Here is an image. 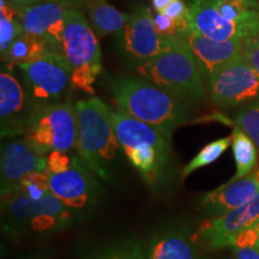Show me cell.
<instances>
[{"instance_id": "6da1fadb", "label": "cell", "mask_w": 259, "mask_h": 259, "mask_svg": "<svg viewBox=\"0 0 259 259\" xmlns=\"http://www.w3.org/2000/svg\"><path fill=\"white\" fill-rule=\"evenodd\" d=\"M107 85L116 108L153 126L169 141L192 116L191 106L143 77H108Z\"/></svg>"}, {"instance_id": "7a4b0ae2", "label": "cell", "mask_w": 259, "mask_h": 259, "mask_svg": "<svg viewBox=\"0 0 259 259\" xmlns=\"http://www.w3.org/2000/svg\"><path fill=\"white\" fill-rule=\"evenodd\" d=\"M111 118L116 139L126 158L150 189L160 190L170 177L169 139L153 126L118 108H111Z\"/></svg>"}, {"instance_id": "3957f363", "label": "cell", "mask_w": 259, "mask_h": 259, "mask_svg": "<svg viewBox=\"0 0 259 259\" xmlns=\"http://www.w3.org/2000/svg\"><path fill=\"white\" fill-rule=\"evenodd\" d=\"M76 222L74 213L51 191L38 199L21 191L2 197V231L14 241L57 234Z\"/></svg>"}, {"instance_id": "277c9868", "label": "cell", "mask_w": 259, "mask_h": 259, "mask_svg": "<svg viewBox=\"0 0 259 259\" xmlns=\"http://www.w3.org/2000/svg\"><path fill=\"white\" fill-rule=\"evenodd\" d=\"M78 119L76 154L103 183H115V163L120 148L113 128L111 108L99 97L76 102Z\"/></svg>"}, {"instance_id": "5b68a950", "label": "cell", "mask_w": 259, "mask_h": 259, "mask_svg": "<svg viewBox=\"0 0 259 259\" xmlns=\"http://www.w3.org/2000/svg\"><path fill=\"white\" fill-rule=\"evenodd\" d=\"M139 77L150 80L189 106L199 105L206 96V83L189 45L180 41L171 50L135 66Z\"/></svg>"}, {"instance_id": "8992f818", "label": "cell", "mask_w": 259, "mask_h": 259, "mask_svg": "<svg viewBox=\"0 0 259 259\" xmlns=\"http://www.w3.org/2000/svg\"><path fill=\"white\" fill-rule=\"evenodd\" d=\"M97 35L80 10L67 12L63 56L71 69L72 89L94 95L97 77L102 72V56Z\"/></svg>"}, {"instance_id": "52a82bcc", "label": "cell", "mask_w": 259, "mask_h": 259, "mask_svg": "<svg viewBox=\"0 0 259 259\" xmlns=\"http://www.w3.org/2000/svg\"><path fill=\"white\" fill-rule=\"evenodd\" d=\"M25 93L36 109L70 99V65L63 54L47 50L37 59L19 65Z\"/></svg>"}, {"instance_id": "ba28073f", "label": "cell", "mask_w": 259, "mask_h": 259, "mask_svg": "<svg viewBox=\"0 0 259 259\" xmlns=\"http://www.w3.org/2000/svg\"><path fill=\"white\" fill-rule=\"evenodd\" d=\"M78 119L76 107L66 101L37 109L24 134V139L42 156L52 151L69 153L76 148Z\"/></svg>"}, {"instance_id": "9c48e42d", "label": "cell", "mask_w": 259, "mask_h": 259, "mask_svg": "<svg viewBox=\"0 0 259 259\" xmlns=\"http://www.w3.org/2000/svg\"><path fill=\"white\" fill-rule=\"evenodd\" d=\"M50 191L74 213L77 221H85L101 203V181L78 156L70 169L50 173Z\"/></svg>"}, {"instance_id": "30bf717a", "label": "cell", "mask_w": 259, "mask_h": 259, "mask_svg": "<svg viewBox=\"0 0 259 259\" xmlns=\"http://www.w3.org/2000/svg\"><path fill=\"white\" fill-rule=\"evenodd\" d=\"M206 92L218 107H244L259 101V76L241 54L206 80Z\"/></svg>"}, {"instance_id": "8fae6325", "label": "cell", "mask_w": 259, "mask_h": 259, "mask_svg": "<svg viewBox=\"0 0 259 259\" xmlns=\"http://www.w3.org/2000/svg\"><path fill=\"white\" fill-rule=\"evenodd\" d=\"M119 40L124 57L137 66L171 50L180 41V36H161L155 27L151 10L145 5H137L119 34Z\"/></svg>"}, {"instance_id": "7c38bea8", "label": "cell", "mask_w": 259, "mask_h": 259, "mask_svg": "<svg viewBox=\"0 0 259 259\" xmlns=\"http://www.w3.org/2000/svg\"><path fill=\"white\" fill-rule=\"evenodd\" d=\"M37 109L31 105L24 87L19 83L10 66H3L0 73V127L2 137L24 135Z\"/></svg>"}, {"instance_id": "4fadbf2b", "label": "cell", "mask_w": 259, "mask_h": 259, "mask_svg": "<svg viewBox=\"0 0 259 259\" xmlns=\"http://www.w3.org/2000/svg\"><path fill=\"white\" fill-rule=\"evenodd\" d=\"M69 6L46 2L19 8V21L25 34L41 38L48 50L63 54L64 32Z\"/></svg>"}, {"instance_id": "5bb4252c", "label": "cell", "mask_w": 259, "mask_h": 259, "mask_svg": "<svg viewBox=\"0 0 259 259\" xmlns=\"http://www.w3.org/2000/svg\"><path fill=\"white\" fill-rule=\"evenodd\" d=\"M2 197L17 192L21 181L34 171H48L47 156H42L25 139L2 145Z\"/></svg>"}, {"instance_id": "9a60e30c", "label": "cell", "mask_w": 259, "mask_h": 259, "mask_svg": "<svg viewBox=\"0 0 259 259\" xmlns=\"http://www.w3.org/2000/svg\"><path fill=\"white\" fill-rule=\"evenodd\" d=\"M259 220V193L240 208L206 221L196 233V240L211 250L231 247L233 238Z\"/></svg>"}, {"instance_id": "2e32d148", "label": "cell", "mask_w": 259, "mask_h": 259, "mask_svg": "<svg viewBox=\"0 0 259 259\" xmlns=\"http://www.w3.org/2000/svg\"><path fill=\"white\" fill-rule=\"evenodd\" d=\"M189 45L202 70L204 79L208 80L223 65L241 56L244 52V37H235L227 41H216L200 36L193 31L179 35Z\"/></svg>"}, {"instance_id": "e0dca14e", "label": "cell", "mask_w": 259, "mask_h": 259, "mask_svg": "<svg viewBox=\"0 0 259 259\" xmlns=\"http://www.w3.org/2000/svg\"><path fill=\"white\" fill-rule=\"evenodd\" d=\"M189 8L191 31L216 41L245 38L247 27L227 21L211 0H191Z\"/></svg>"}, {"instance_id": "ac0fdd59", "label": "cell", "mask_w": 259, "mask_h": 259, "mask_svg": "<svg viewBox=\"0 0 259 259\" xmlns=\"http://www.w3.org/2000/svg\"><path fill=\"white\" fill-rule=\"evenodd\" d=\"M258 193L259 185L251 173L244 179L223 184L211 192L204 194L199 202V209L206 216L215 219L251 202Z\"/></svg>"}, {"instance_id": "d6986e66", "label": "cell", "mask_w": 259, "mask_h": 259, "mask_svg": "<svg viewBox=\"0 0 259 259\" xmlns=\"http://www.w3.org/2000/svg\"><path fill=\"white\" fill-rule=\"evenodd\" d=\"M196 242L186 227H167L150 236L147 259H198Z\"/></svg>"}, {"instance_id": "ffe728a7", "label": "cell", "mask_w": 259, "mask_h": 259, "mask_svg": "<svg viewBox=\"0 0 259 259\" xmlns=\"http://www.w3.org/2000/svg\"><path fill=\"white\" fill-rule=\"evenodd\" d=\"M82 10L99 37L120 34L130 17L107 0H85Z\"/></svg>"}, {"instance_id": "44dd1931", "label": "cell", "mask_w": 259, "mask_h": 259, "mask_svg": "<svg viewBox=\"0 0 259 259\" xmlns=\"http://www.w3.org/2000/svg\"><path fill=\"white\" fill-rule=\"evenodd\" d=\"M232 150L236 164V173L226 184L235 183L250 176L258 162L259 151L257 145L250 136L245 134L238 126H235L232 135Z\"/></svg>"}, {"instance_id": "7402d4cb", "label": "cell", "mask_w": 259, "mask_h": 259, "mask_svg": "<svg viewBox=\"0 0 259 259\" xmlns=\"http://www.w3.org/2000/svg\"><path fill=\"white\" fill-rule=\"evenodd\" d=\"M47 50L46 42L23 32L12 42L9 50L2 54V60L6 66H19L37 59Z\"/></svg>"}, {"instance_id": "603a6c76", "label": "cell", "mask_w": 259, "mask_h": 259, "mask_svg": "<svg viewBox=\"0 0 259 259\" xmlns=\"http://www.w3.org/2000/svg\"><path fill=\"white\" fill-rule=\"evenodd\" d=\"M84 259H147V248L136 238H121L94 248Z\"/></svg>"}, {"instance_id": "cb8c5ba5", "label": "cell", "mask_w": 259, "mask_h": 259, "mask_svg": "<svg viewBox=\"0 0 259 259\" xmlns=\"http://www.w3.org/2000/svg\"><path fill=\"white\" fill-rule=\"evenodd\" d=\"M19 21V8L8 2L0 0V52L5 53L12 42L23 34Z\"/></svg>"}, {"instance_id": "d4e9b609", "label": "cell", "mask_w": 259, "mask_h": 259, "mask_svg": "<svg viewBox=\"0 0 259 259\" xmlns=\"http://www.w3.org/2000/svg\"><path fill=\"white\" fill-rule=\"evenodd\" d=\"M232 145V137H225L218 141H213L208 145H205L198 154L191 160L189 163L184 167L183 169V178L189 177L191 173L194 170L199 169V168L209 166V164L213 163L218 161L222 154L225 153L227 149Z\"/></svg>"}, {"instance_id": "484cf974", "label": "cell", "mask_w": 259, "mask_h": 259, "mask_svg": "<svg viewBox=\"0 0 259 259\" xmlns=\"http://www.w3.org/2000/svg\"><path fill=\"white\" fill-rule=\"evenodd\" d=\"M211 3L227 21L246 25V27L255 15V12L259 11V10L248 8L240 0H211Z\"/></svg>"}, {"instance_id": "4316f807", "label": "cell", "mask_w": 259, "mask_h": 259, "mask_svg": "<svg viewBox=\"0 0 259 259\" xmlns=\"http://www.w3.org/2000/svg\"><path fill=\"white\" fill-rule=\"evenodd\" d=\"M235 126L250 136L259 151V101L241 107L236 112Z\"/></svg>"}, {"instance_id": "83f0119b", "label": "cell", "mask_w": 259, "mask_h": 259, "mask_svg": "<svg viewBox=\"0 0 259 259\" xmlns=\"http://www.w3.org/2000/svg\"><path fill=\"white\" fill-rule=\"evenodd\" d=\"M48 179H50V171H34L21 181L18 191L28 194L31 198L38 199L50 192Z\"/></svg>"}, {"instance_id": "f1b7e54d", "label": "cell", "mask_w": 259, "mask_h": 259, "mask_svg": "<svg viewBox=\"0 0 259 259\" xmlns=\"http://www.w3.org/2000/svg\"><path fill=\"white\" fill-rule=\"evenodd\" d=\"M162 14L178 22L181 29V34L191 30L190 27V8L184 0H174L166 9L162 11Z\"/></svg>"}, {"instance_id": "f546056e", "label": "cell", "mask_w": 259, "mask_h": 259, "mask_svg": "<svg viewBox=\"0 0 259 259\" xmlns=\"http://www.w3.org/2000/svg\"><path fill=\"white\" fill-rule=\"evenodd\" d=\"M78 158V155L72 153H65V151H52L47 156L48 171L52 174L61 173L70 169L74 162Z\"/></svg>"}, {"instance_id": "4dcf8cb0", "label": "cell", "mask_w": 259, "mask_h": 259, "mask_svg": "<svg viewBox=\"0 0 259 259\" xmlns=\"http://www.w3.org/2000/svg\"><path fill=\"white\" fill-rule=\"evenodd\" d=\"M154 22L156 30L161 36H177L181 35V29L177 21L163 15L162 12H156L154 16Z\"/></svg>"}, {"instance_id": "1f68e13d", "label": "cell", "mask_w": 259, "mask_h": 259, "mask_svg": "<svg viewBox=\"0 0 259 259\" xmlns=\"http://www.w3.org/2000/svg\"><path fill=\"white\" fill-rule=\"evenodd\" d=\"M8 2L14 4L17 8H24V6H31L35 4H40V3H46V2H56L61 3V4L69 6L70 9L73 10H80L82 11L84 3L85 0H8Z\"/></svg>"}, {"instance_id": "d6a6232c", "label": "cell", "mask_w": 259, "mask_h": 259, "mask_svg": "<svg viewBox=\"0 0 259 259\" xmlns=\"http://www.w3.org/2000/svg\"><path fill=\"white\" fill-rule=\"evenodd\" d=\"M242 57L248 61V64L255 70V72L259 76V48L247 40H244V52Z\"/></svg>"}, {"instance_id": "836d02e7", "label": "cell", "mask_w": 259, "mask_h": 259, "mask_svg": "<svg viewBox=\"0 0 259 259\" xmlns=\"http://www.w3.org/2000/svg\"><path fill=\"white\" fill-rule=\"evenodd\" d=\"M245 40H247L259 48V11L255 12V15L247 23V31H246Z\"/></svg>"}, {"instance_id": "e575fe53", "label": "cell", "mask_w": 259, "mask_h": 259, "mask_svg": "<svg viewBox=\"0 0 259 259\" xmlns=\"http://www.w3.org/2000/svg\"><path fill=\"white\" fill-rule=\"evenodd\" d=\"M233 259H259V250L255 247L233 248Z\"/></svg>"}, {"instance_id": "d590c367", "label": "cell", "mask_w": 259, "mask_h": 259, "mask_svg": "<svg viewBox=\"0 0 259 259\" xmlns=\"http://www.w3.org/2000/svg\"><path fill=\"white\" fill-rule=\"evenodd\" d=\"M151 2H153V8L155 11L162 12L174 0H151Z\"/></svg>"}, {"instance_id": "8d00e7d4", "label": "cell", "mask_w": 259, "mask_h": 259, "mask_svg": "<svg viewBox=\"0 0 259 259\" xmlns=\"http://www.w3.org/2000/svg\"><path fill=\"white\" fill-rule=\"evenodd\" d=\"M240 2L245 3L248 8L253 10H259V0H240Z\"/></svg>"}, {"instance_id": "74e56055", "label": "cell", "mask_w": 259, "mask_h": 259, "mask_svg": "<svg viewBox=\"0 0 259 259\" xmlns=\"http://www.w3.org/2000/svg\"><path fill=\"white\" fill-rule=\"evenodd\" d=\"M19 259H45V255L42 253H32V254L27 255V257L19 258Z\"/></svg>"}, {"instance_id": "f35d334b", "label": "cell", "mask_w": 259, "mask_h": 259, "mask_svg": "<svg viewBox=\"0 0 259 259\" xmlns=\"http://www.w3.org/2000/svg\"><path fill=\"white\" fill-rule=\"evenodd\" d=\"M252 228L254 229L255 234H257V238H258V241H257V245H255V248H258L259 250V220L257 222L254 223V225H252Z\"/></svg>"}, {"instance_id": "ab89813d", "label": "cell", "mask_w": 259, "mask_h": 259, "mask_svg": "<svg viewBox=\"0 0 259 259\" xmlns=\"http://www.w3.org/2000/svg\"><path fill=\"white\" fill-rule=\"evenodd\" d=\"M252 174H253L254 179H255V181H257V183H258V185H259V169L254 170V171H252Z\"/></svg>"}, {"instance_id": "60d3db41", "label": "cell", "mask_w": 259, "mask_h": 259, "mask_svg": "<svg viewBox=\"0 0 259 259\" xmlns=\"http://www.w3.org/2000/svg\"><path fill=\"white\" fill-rule=\"evenodd\" d=\"M200 259H211V258H200Z\"/></svg>"}]
</instances>
